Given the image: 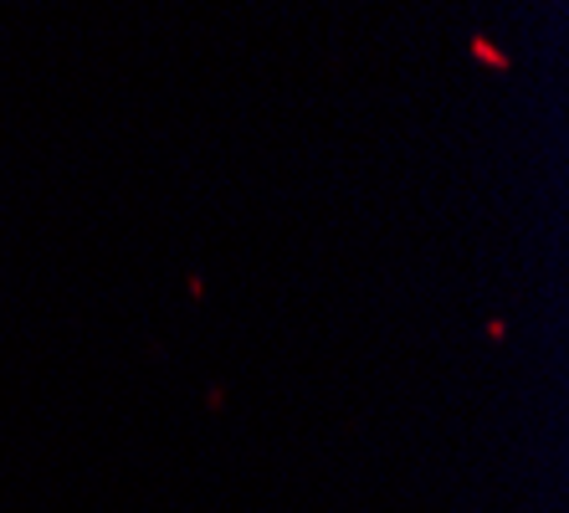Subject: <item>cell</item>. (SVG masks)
<instances>
[{
    "label": "cell",
    "mask_w": 569,
    "mask_h": 513,
    "mask_svg": "<svg viewBox=\"0 0 569 513\" xmlns=\"http://www.w3.org/2000/svg\"><path fill=\"white\" fill-rule=\"evenodd\" d=\"M472 57H477V62H488V67H498V72H503V67H508V57L498 52L492 41H482V37H472Z\"/></svg>",
    "instance_id": "1"
}]
</instances>
